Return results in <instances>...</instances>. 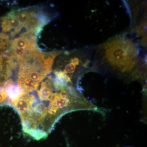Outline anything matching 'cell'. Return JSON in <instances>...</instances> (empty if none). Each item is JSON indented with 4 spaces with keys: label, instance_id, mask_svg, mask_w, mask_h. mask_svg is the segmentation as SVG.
<instances>
[{
    "label": "cell",
    "instance_id": "8",
    "mask_svg": "<svg viewBox=\"0 0 147 147\" xmlns=\"http://www.w3.org/2000/svg\"></svg>",
    "mask_w": 147,
    "mask_h": 147
},
{
    "label": "cell",
    "instance_id": "6",
    "mask_svg": "<svg viewBox=\"0 0 147 147\" xmlns=\"http://www.w3.org/2000/svg\"><path fill=\"white\" fill-rule=\"evenodd\" d=\"M7 70L4 69L3 59L0 55V86L2 85L5 81L6 80L10 74Z\"/></svg>",
    "mask_w": 147,
    "mask_h": 147
},
{
    "label": "cell",
    "instance_id": "7",
    "mask_svg": "<svg viewBox=\"0 0 147 147\" xmlns=\"http://www.w3.org/2000/svg\"><path fill=\"white\" fill-rule=\"evenodd\" d=\"M8 95L3 88H0V105L3 103L8 99Z\"/></svg>",
    "mask_w": 147,
    "mask_h": 147
},
{
    "label": "cell",
    "instance_id": "3",
    "mask_svg": "<svg viewBox=\"0 0 147 147\" xmlns=\"http://www.w3.org/2000/svg\"><path fill=\"white\" fill-rule=\"evenodd\" d=\"M105 49L108 61L122 72L131 70L138 62L137 48L129 40L123 38L113 39L107 42Z\"/></svg>",
    "mask_w": 147,
    "mask_h": 147
},
{
    "label": "cell",
    "instance_id": "4",
    "mask_svg": "<svg viewBox=\"0 0 147 147\" xmlns=\"http://www.w3.org/2000/svg\"><path fill=\"white\" fill-rule=\"evenodd\" d=\"M54 91L53 79L49 76L47 79L41 82L40 87L37 91V94L41 101H49L53 96Z\"/></svg>",
    "mask_w": 147,
    "mask_h": 147
},
{
    "label": "cell",
    "instance_id": "2",
    "mask_svg": "<svg viewBox=\"0 0 147 147\" xmlns=\"http://www.w3.org/2000/svg\"><path fill=\"white\" fill-rule=\"evenodd\" d=\"M47 16L34 8L11 11L3 18V31L9 32L13 37L36 34L47 23Z\"/></svg>",
    "mask_w": 147,
    "mask_h": 147
},
{
    "label": "cell",
    "instance_id": "5",
    "mask_svg": "<svg viewBox=\"0 0 147 147\" xmlns=\"http://www.w3.org/2000/svg\"><path fill=\"white\" fill-rule=\"evenodd\" d=\"M79 62L78 58H72L70 60V63L66 65L64 72L67 75L68 74H72L75 71L76 66L79 64Z\"/></svg>",
    "mask_w": 147,
    "mask_h": 147
},
{
    "label": "cell",
    "instance_id": "1",
    "mask_svg": "<svg viewBox=\"0 0 147 147\" xmlns=\"http://www.w3.org/2000/svg\"><path fill=\"white\" fill-rule=\"evenodd\" d=\"M56 55L55 53L45 55L38 50H35L18 63L17 83L22 92L28 93L37 90L40 82L51 72Z\"/></svg>",
    "mask_w": 147,
    "mask_h": 147
}]
</instances>
